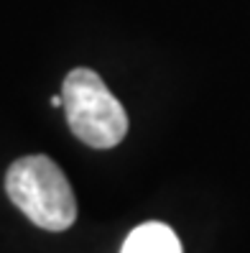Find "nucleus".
Listing matches in <instances>:
<instances>
[{
  "mask_svg": "<svg viewBox=\"0 0 250 253\" xmlns=\"http://www.w3.org/2000/svg\"><path fill=\"white\" fill-rule=\"evenodd\" d=\"M49 102H51V108H54V110H56V108H64V97H62V95H54Z\"/></svg>",
  "mask_w": 250,
  "mask_h": 253,
  "instance_id": "4",
  "label": "nucleus"
},
{
  "mask_svg": "<svg viewBox=\"0 0 250 253\" xmlns=\"http://www.w3.org/2000/svg\"><path fill=\"white\" fill-rule=\"evenodd\" d=\"M5 192L10 202L41 230L62 233L77 220V197L67 174L43 154L13 161L5 174Z\"/></svg>",
  "mask_w": 250,
  "mask_h": 253,
  "instance_id": "1",
  "label": "nucleus"
},
{
  "mask_svg": "<svg viewBox=\"0 0 250 253\" xmlns=\"http://www.w3.org/2000/svg\"><path fill=\"white\" fill-rule=\"evenodd\" d=\"M120 253H181V243L164 222H143L125 238Z\"/></svg>",
  "mask_w": 250,
  "mask_h": 253,
  "instance_id": "3",
  "label": "nucleus"
},
{
  "mask_svg": "<svg viewBox=\"0 0 250 253\" xmlns=\"http://www.w3.org/2000/svg\"><path fill=\"white\" fill-rule=\"evenodd\" d=\"M69 130L90 148H115L128 136V113L95 69L77 67L62 84Z\"/></svg>",
  "mask_w": 250,
  "mask_h": 253,
  "instance_id": "2",
  "label": "nucleus"
}]
</instances>
